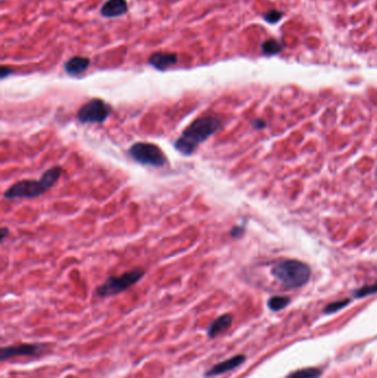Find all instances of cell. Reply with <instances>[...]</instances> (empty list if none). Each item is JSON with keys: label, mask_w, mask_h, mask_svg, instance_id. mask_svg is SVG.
<instances>
[{"label": "cell", "mask_w": 377, "mask_h": 378, "mask_svg": "<svg viewBox=\"0 0 377 378\" xmlns=\"http://www.w3.org/2000/svg\"><path fill=\"white\" fill-rule=\"evenodd\" d=\"M376 292H377V282L374 283V284H371V285H365V287L356 290L354 292V296L355 297H364V296H367V295L374 294V293H376Z\"/></svg>", "instance_id": "e0dca14e"}, {"label": "cell", "mask_w": 377, "mask_h": 378, "mask_svg": "<svg viewBox=\"0 0 377 378\" xmlns=\"http://www.w3.org/2000/svg\"><path fill=\"white\" fill-rule=\"evenodd\" d=\"M231 323H232V316L230 314H225V315L219 316L211 323L209 329H208V335H209L210 337L217 336L218 334L223 333L224 331H226L229 326H230Z\"/></svg>", "instance_id": "7c38bea8"}, {"label": "cell", "mask_w": 377, "mask_h": 378, "mask_svg": "<svg viewBox=\"0 0 377 378\" xmlns=\"http://www.w3.org/2000/svg\"><path fill=\"white\" fill-rule=\"evenodd\" d=\"M143 275L144 270L137 268L127 271L121 275L111 276L97 290V293L99 296H110L119 294L138 282L143 278Z\"/></svg>", "instance_id": "3957f363"}, {"label": "cell", "mask_w": 377, "mask_h": 378, "mask_svg": "<svg viewBox=\"0 0 377 378\" xmlns=\"http://www.w3.org/2000/svg\"><path fill=\"white\" fill-rule=\"evenodd\" d=\"M281 50H282L281 44L274 39L267 40V41H265V43L262 44V51H264L265 55L273 56L277 55V53H279Z\"/></svg>", "instance_id": "2e32d148"}, {"label": "cell", "mask_w": 377, "mask_h": 378, "mask_svg": "<svg viewBox=\"0 0 377 378\" xmlns=\"http://www.w3.org/2000/svg\"><path fill=\"white\" fill-rule=\"evenodd\" d=\"M127 11V2L126 0H107L103 5L101 13L104 17L112 18L124 15Z\"/></svg>", "instance_id": "30bf717a"}, {"label": "cell", "mask_w": 377, "mask_h": 378, "mask_svg": "<svg viewBox=\"0 0 377 378\" xmlns=\"http://www.w3.org/2000/svg\"><path fill=\"white\" fill-rule=\"evenodd\" d=\"M282 16V13L280 11H277V10H270L268 11L266 15H265V19L267 20L268 22H271V23H274L277 22L280 20Z\"/></svg>", "instance_id": "d6986e66"}, {"label": "cell", "mask_w": 377, "mask_h": 378, "mask_svg": "<svg viewBox=\"0 0 377 378\" xmlns=\"http://www.w3.org/2000/svg\"><path fill=\"white\" fill-rule=\"evenodd\" d=\"M129 153L136 162L143 165L161 167L167 163V158L164 152L153 143L138 142L133 144L130 147Z\"/></svg>", "instance_id": "277c9868"}, {"label": "cell", "mask_w": 377, "mask_h": 378, "mask_svg": "<svg viewBox=\"0 0 377 378\" xmlns=\"http://www.w3.org/2000/svg\"><path fill=\"white\" fill-rule=\"evenodd\" d=\"M271 273L287 288H301L311 276V269L299 260H282L275 263Z\"/></svg>", "instance_id": "7a4b0ae2"}, {"label": "cell", "mask_w": 377, "mask_h": 378, "mask_svg": "<svg viewBox=\"0 0 377 378\" xmlns=\"http://www.w3.org/2000/svg\"><path fill=\"white\" fill-rule=\"evenodd\" d=\"M112 106L101 98H92L81 106L77 117L81 123H103L111 115Z\"/></svg>", "instance_id": "5b68a950"}, {"label": "cell", "mask_w": 377, "mask_h": 378, "mask_svg": "<svg viewBox=\"0 0 377 378\" xmlns=\"http://www.w3.org/2000/svg\"><path fill=\"white\" fill-rule=\"evenodd\" d=\"M321 376V370L318 368H303L295 370L287 378H319Z\"/></svg>", "instance_id": "5bb4252c"}, {"label": "cell", "mask_w": 377, "mask_h": 378, "mask_svg": "<svg viewBox=\"0 0 377 378\" xmlns=\"http://www.w3.org/2000/svg\"><path fill=\"white\" fill-rule=\"evenodd\" d=\"M149 61L150 64H152L154 68H156L157 70L160 71H164L177 63V56L174 55V53L156 52L151 56Z\"/></svg>", "instance_id": "9c48e42d"}, {"label": "cell", "mask_w": 377, "mask_h": 378, "mask_svg": "<svg viewBox=\"0 0 377 378\" xmlns=\"http://www.w3.org/2000/svg\"><path fill=\"white\" fill-rule=\"evenodd\" d=\"M349 301L348 298H346V300H342V301H336V302H333L331 304H328L327 307L325 308V313H334V312H338L342 309H344L346 305L349 304Z\"/></svg>", "instance_id": "ac0fdd59"}, {"label": "cell", "mask_w": 377, "mask_h": 378, "mask_svg": "<svg viewBox=\"0 0 377 378\" xmlns=\"http://www.w3.org/2000/svg\"><path fill=\"white\" fill-rule=\"evenodd\" d=\"M90 59L84 57H73L64 64V70L70 75L82 74L89 68Z\"/></svg>", "instance_id": "8fae6325"}, {"label": "cell", "mask_w": 377, "mask_h": 378, "mask_svg": "<svg viewBox=\"0 0 377 378\" xmlns=\"http://www.w3.org/2000/svg\"><path fill=\"white\" fill-rule=\"evenodd\" d=\"M289 303H290V298L287 296H272L268 301V307L270 310L277 312L285 309Z\"/></svg>", "instance_id": "9a60e30c"}, {"label": "cell", "mask_w": 377, "mask_h": 378, "mask_svg": "<svg viewBox=\"0 0 377 378\" xmlns=\"http://www.w3.org/2000/svg\"><path fill=\"white\" fill-rule=\"evenodd\" d=\"M252 125H253V128L254 129H257V130H260V129H264L265 128V126H266V123L264 122V121H262V119H254V121L252 122Z\"/></svg>", "instance_id": "44dd1931"}, {"label": "cell", "mask_w": 377, "mask_h": 378, "mask_svg": "<svg viewBox=\"0 0 377 378\" xmlns=\"http://www.w3.org/2000/svg\"><path fill=\"white\" fill-rule=\"evenodd\" d=\"M11 73V70L10 69H7L6 66H3L2 68V78L5 79L7 75H9Z\"/></svg>", "instance_id": "7402d4cb"}, {"label": "cell", "mask_w": 377, "mask_h": 378, "mask_svg": "<svg viewBox=\"0 0 377 378\" xmlns=\"http://www.w3.org/2000/svg\"><path fill=\"white\" fill-rule=\"evenodd\" d=\"M0 234H2V238H0V239H2V241L4 240V239L7 237V236H8V234H9V230L8 229H7V228H3L2 230H0Z\"/></svg>", "instance_id": "603a6c76"}, {"label": "cell", "mask_w": 377, "mask_h": 378, "mask_svg": "<svg viewBox=\"0 0 377 378\" xmlns=\"http://www.w3.org/2000/svg\"><path fill=\"white\" fill-rule=\"evenodd\" d=\"M221 128V119L215 116L197 118L181 133L175 142V148L183 155H192L198 146Z\"/></svg>", "instance_id": "6da1fadb"}, {"label": "cell", "mask_w": 377, "mask_h": 378, "mask_svg": "<svg viewBox=\"0 0 377 378\" xmlns=\"http://www.w3.org/2000/svg\"><path fill=\"white\" fill-rule=\"evenodd\" d=\"M242 234H244V228H241V227H233L230 232V235L234 238L241 236Z\"/></svg>", "instance_id": "ffe728a7"}, {"label": "cell", "mask_w": 377, "mask_h": 378, "mask_svg": "<svg viewBox=\"0 0 377 378\" xmlns=\"http://www.w3.org/2000/svg\"><path fill=\"white\" fill-rule=\"evenodd\" d=\"M62 174V168L60 166H55V167H51L48 170H45L42 176H41V181L44 183L46 186V188L50 189L53 185H56L58 182V179L60 178Z\"/></svg>", "instance_id": "4fadbf2b"}, {"label": "cell", "mask_w": 377, "mask_h": 378, "mask_svg": "<svg viewBox=\"0 0 377 378\" xmlns=\"http://www.w3.org/2000/svg\"><path fill=\"white\" fill-rule=\"evenodd\" d=\"M48 190L44 183L39 181H21L13 184L11 187L6 190L4 197L6 199H22V198H36L41 196Z\"/></svg>", "instance_id": "8992f818"}, {"label": "cell", "mask_w": 377, "mask_h": 378, "mask_svg": "<svg viewBox=\"0 0 377 378\" xmlns=\"http://www.w3.org/2000/svg\"><path fill=\"white\" fill-rule=\"evenodd\" d=\"M38 345H32V344H22L18 345V346H8L4 347L0 351V360L2 362H5L8 358L15 357V356H29V355H35L39 350Z\"/></svg>", "instance_id": "52a82bcc"}, {"label": "cell", "mask_w": 377, "mask_h": 378, "mask_svg": "<svg viewBox=\"0 0 377 378\" xmlns=\"http://www.w3.org/2000/svg\"><path fill=\"white\" fill-rule=\"evenodd\" d=\"M245 360H246V357L244 355L233 356L231 358H229V360H226L217 365H215L213 368H210L207 371V376H216V375L224 374L226 373V371L232 370L244 363Z\"/></svg>", "instance_id": "ba28073f"}]
</instances>
